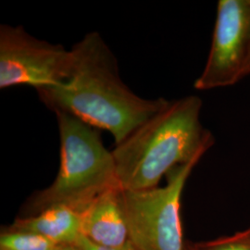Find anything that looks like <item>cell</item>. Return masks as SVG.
I'll use <instances>...</instances> for the list:
<instances>
[{"mask_svg": "<svg viewBox=\"0 0 250 250\" xmlns=\"http://www.w3.org/2000/svg\"><path fill=\"white\" fill-rule=\"evenodd\" d=\"M72 50L74 65L69 80L37 90L40 100L55 113H68L107 131L118 145L170 103L144 99L130 89L120 76L115 55L99 33L86 34Z\"/></svg>", "mask_w": 250, "mask_h": 250, "instance_id": "1", "label": "cell"}, {"mask_svg": "<svg viewBox=\"0 0 250 250\" xmlns=\"http://www.w3.org/2000/svg\"><path fill=\"white\" fill-rule=\"evenodd\" d=\"M201 108L197 96L170 101L115 145L112 155L120 188L139 191L158 188L173 169L202 158L213 146L214 137L201 125Z\"/></svg>", "mask_w": 250, "mask_h": 250, "instance_id": "2", "label": "cell"}, {"mask_svg": "<svg viewBox=\"0 0 250 250\" xmlns=\"http://www.w3.org/2000/svg\"><path fill=\"white\" fill-rule=\"evenodd\" d=\"M55 114L61 139L59 172L48 188L28 198L23 217L56 206L83 212L103 193L120 188L112 151L106 148L99 129L68 113Z\"/></svg>", "mask_w": 250, "mask_h": 250, "instance_id": "3", "label": "cell"}, {"mask_svg": "<svg viewBox=\"0 0 250 250\" xmlns=\"http://www.w3.org/2000/svg\"><path fill=\"white\" fill-rule=\"evenodd\" d=\"M201 158L180 165L166 176L164 187L126 191L121 197L130 241L140 250H188L181 218L182 196Z\"/></svg>", "mask_w": 250, "mask_h": 250, "instance_id": "4", "label": "cell"}, {"mask_svg": "<svg viewBox=\"0 0 250 250\" xmlns=\"http://www.w3.org/2000/svg\"><path fill=\"white\" fill-rule=\"evenodd\" d=\"M72 49L28 34L22 26H0V88L26 85L43 89L62 84L72 75Z\"/></svg>", "mask_w": 250, "mask_h": 250, "instance_id": "5", "label": "cell"}, {"mask_svg": "<svg viewBox=\"0 0 250 250\" xmlns=\"http://www.w3.org/2000/svg\"><path fill=\"white\" fill-rule=\"evenodd\" d=\"M250 57V0H220L208 60L194 87L208 91L237 83Z\"/></svg>", "mask_w": 250, "mask_h": 250, "instance_id": "6", "label": "cell"}, {"mask_svg": "<svg viewBox=\"0 0 250 250\" xmlns=\"http://www.w3.org/2000/svg\"><path fill=\"white\" fill-rule=\"evenodd\" d=\"M122 189L107 190L82 212V236L104 248H118L130 241L121 197Z\"/></svg>", "mask_w": 250, "mask_h": 250, "instance_id": "7", "label": "cell"}, {"mask_svg": "<svg viewBox=\"0 0 250 250\" xmlns=\"http://www.w3.org/2000/svg\"><path fill=\"white\" fill-rule=\"evenodd\" d=\"M82 212L66 206H56L26 217H19L9 229L33 232L57 245L78 243L82 236Z\"/></svg>", "mask_w": 250, "mask_h": 250, "instance_id": "8", "label": "cell"}, {"mask_svg": "<svg viewBox=\"0 0 250 250\" xmlns=\"http://www.w3.org/2000/svg\"><path fill=\"white\" fill-rule=\"evenodd\" d=\"M58 245L33 233L3 228L0 233V250H52Z\"/></svg>", "mask_w": 250, "mask_h": 250, "instance_id": "9", "label": "cell"}, {"mask_svg": "<svg viewBox=\"0 0 250 250\" xmlns=\"http://www.w3.org/2000/svg\"><path fill=\"white\" fill-rule=\"evenodd\" d=\"M189 250H250V227L230 236L198 243Z\"/></svg>", "mask_w": 250, "mask_h": 250, "instance_id": "10", "label": "cell"}, {"mask_svg": "<svg viewBox=\"0 0 250 250\" xmlns=\"http://www.w3.org/2000/svg\"><path fill=\"white\" fill-rule=\"evenodd\" d=\"M79 244L83 250H140L139 249H137L131 241L126 243L122 247H118V248H104V247L96 246L88 240H86L85 238L82 237L79 240Z\"/></svg>", "mask_w": 250, "mask_h": 250, "instance_id": "11", "label": "cell"}, {"mask_svg": "<svg viewBox=\"0 0 250 250\" xmlns=\"http://www.w3.org/2000/svg\"><path fill=\"white\" fill-rule=\"evenodd\" d=\"M52 250H83L81 247L79 242L75 244H63V245H58L55 247Z\"/></svg>", "mask_w": 250, "mask_h": 250, "instance_id": "12", "label": "cell"}, {"mask_svg": "<svg viewBox=\"0 0 250 250\" xmlns=\"http://www.w3.org/2000/svg\"><path fill=\"white\" fill-rule=\"evenodd\" d=\"M250 59H249V62H248V64H247V67H246V71H245V77L246 76H248V75H250Z\"/></svg>", "mask_w": 250, "mask_h": 250, "instance_id": "13", "label": "cell"}]
</instances>
